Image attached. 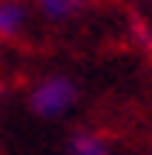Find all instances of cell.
Wrapping results in <instances>:
<instances>
[{"instance_id":"obj_1","label":"cell","mask_w":152,"mask_h":155,"mask_svg":"<svg viewBox=\"0 0 152 155\" xmlns=\"http://www.w3.org/2000/svg\"><path fill=\"white\" fill-rule=\"evenodd\" d=\"M79 100V86L73 76H66V72H45V76H38L28 90V107L35 117H42V121H59V117H66L69 110L76 107Z\"/></svg>"},{"instance_id":"obj_2","label":"cell","mask_w":152,"mask_h":155,"mask_svg":"<svg viewBox=\"0 0 152 155\" xmlns=\"http://www.w3.org/2000/svg\"><path fill=\"white\" fill-rule=\"evenodd\" d=\"M28 21H31L28 0H0V45L17 41L28 28Z\"/></svg>"},{"instance_id":"obj_3","label":"cell","mask_w":152,"mask_h":155,"mask_svg":"<svg viewBox=\"0 0 152 155\" xmlns=\"http://www.w3.org/2000/svg\"><path fill=\"white\" fill-rule=\"evenodd\" d=\"M93 4H97V0H28L31 14L45 17V21H52V24L73 21V17H79L83 11H90Z\"/></svg>"},{"instance_id":"obj_4","label":"cell","mask_w":152,"mask_h":155,"mask_svg":"<svg viewBox=\"0 0 152 155\" xmlns=\"http://www.w3.org/2000/svg\"><path fill=\"white\" fill-rule=\"evenodd\" d=\"M69 155H114V152H111V145H107L104 134L83 127V131L69 134Z\"/></svg>"},{"instance_id":"obj_5","label":"cell","mask_w":152,"mask_h":155,"mask_svg":"<svg viewBox=\"0 0 152 155\" xmlns=\"http://www.w3.org/2000/svg\"><path fill=\"white\" fill-rule=\"evenodd\" d=\"M135 38L145 45V48H152V17H138L135 21Z\"/></svg>"},{"instance_id":"obj_6","label":"cell","mask_w":152,"mask_h":155,"mask_svg":"<svg viewBox=\"0 0 152 155\" xmlns=\"http://www.w3.org/2000/svg\"><path fill=\"white\" fill-rule=\"evenodd\" d=\"M138 4H142V7H152V0H138Z\"/></svg>"}]
</instances>
